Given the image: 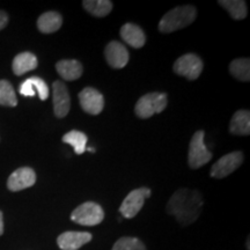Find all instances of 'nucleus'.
<instances>
[{
  "instance_id": "obj_1",
  "label": "nucleus",
  "mask_w": 250,
  "mask_h": 250,
  "mask_svg": "<svg viewBox=\"0 0 250 250\" xmlns=\"http://www.w3.org/2000/svg\"><path fill=\"white\" fill-rule=\"evenodd\" d=\"M203 205L204 201L201 192L182 188L176 190L170 197L167 204V213L174 215L177 223L186 227L193 224L198 219Z\"/></svg>"
},
{
  "instance_id": "obj_2",
  "label": "nucleus",
  "mask_w": 250,
  "mask_h": 250,
  "mask_svg": "<svg viewBox=\"0 0 250 250\" xmlns=\"http://www.w3.org/2000/svg\"><path fill=\"white\" fill-rule=\"evenodd\" d=\"M197 18V8L192 5H184L173 8L159 22L160 33L169 34L190 26Z\"/></svg>"
},
{
  "instance_id": "obj_3",
  "label": "nucleus",
  "mask_w": 250,
  "mask_h": 250,
  "mask_svg": "<svg viewBox=\"0 0 250 250\" xmlns=\"http://www.w3.org/2000/svg\"><path fill=\"white\" fill-rule=\"evenodd\" d=\"M167 104L168 99L166 93H148L138 100L134 107V112L139 118L146 120L164 111Z\"/></svg>"
},
{
  "instance_id": "obj_4",
  "label": "nucleus",
  "mask_w": 250,
  "mask_h": 250,
  "mask_svg": "<svg viewBox=\"0 0 250 250\" xmlns=\"http://www.w3.org/2000/svg\"><path fill=\"white\" fill-rule=\"evenodd\" d=\"M104 219V211L98 203L86 202L74 208L71 213V220L81 226H96Z\"/></svg>"
},
{
  "instance_id": "obj_5",
  "label": "nucleus",
  "mask_w": 250,
  "mask_h": 250,
  "mask_svg": "<svg viewBox=\"0 0 250 250\" xmlns=\"http://www.w3.org/2000/svg\"><path fill=\"white\" fill-rule=\"evenodd\" d=\"M204 137V131L199 130L195 132L191 140H190L188 164H189L190 168H192V169L203 167L212 159V153L205 146Z\"/></svg>"
},
{
  "instance_id": "obj_6",
  "label": "nucleus",
  "mask_w": 250,
  "mask_h": 250,
  "mask_svg": "<svg viewBox=\"0 0 250 250\" xmlns=\"http://www.w3.org/2000/svg\"><path fill=\"white\" fill-rule=\"evenodd\" d=\"M149 196H151V190L148 188H139V189L132 190L122 203L120 208L122 215L125 219H132L136 217Z\"/></svg>"
},
{
  "instance_id": "obj_7",
  "label": "nucleus",
  "mask_w": 250,
  "mask_h": 250,
  "mask_svg": "<svg viewBox=\"0 0 250 250\" xmlns=\"http://www.w3.org/2000/svg\"><path fill=\"white\" fill-rule=\"evenodd\" d=\"M202 59L195 54H186L177 58L174 64V72L181 77L187 78L188 80H196L203 72Z\"/></svg>"
},
{
  "instance_id": "obj_8",
  "label": "nucleus",
  "mask_w": 250,
  "mask_h": 250,
  "mask_svg": "<svg viewBox=\"0 0 250 250\" xmlns=\"http://www.w3.org/2000/svg\"><path fill=\"white\" fill-rule=\"evenodd\" d=\"M243 162V153L240 151L228 153L219 159L211 168V176L214 179H224L235 171Z\"/></svg>"
},
{
  "instance_id": "obj_9",
  "label": "nucleus",
  "mask_w": 250,
  "mask_h": 250,
  "mask_svg": "<svg viewBox=\"0 0 250 250\" xmlns=\"http://www.w3.org/2000/svg\"><path fill=\"white\" fill-rule=\"evenodd\" d=\"M79 102L83 111L89 115L101 114L104 108V99L98 89L86 87L79 93Z\"/></svg>"
},
{
  "instance_id": "obj_10",
  "label": "nucleus",
  "mask_w": 250,
  "mask_h": 250,
  "mask_svg": "<svg viewBox=\"0 0 250 250\" xmlns=\"http://www.w3.org/2000/svg\"><path fill=\"white\" fill-rule=\"evenodd\" d=\"M52 99L56 117L64 118L67 116L71 109V99L67 87L62 81L57 80L52 85Z\"/></svg>"
},
{
  "instance_id": "obj_11",
  "label": "nucleus",
  "mask_w": 250,
  "mask_h": 250,
  "mask_svg": "<svg viewBox=\"0 0 250 250\" xmlns=\"http://www.w3.org/2000/svg\"><path fill=\"white\" fill-rule=\"evenodd\" d=\"M36 183V173L29 167H21L9 175L7 188L11 191L17 192L27 188L33 187Z\"/></svg>"
},
{
  "instance_id": "obj_12",
  "label": "nucleus",
  "mask_w": 250,
  "mask_h": 250,
  "mask_svg": "<svg viewBox=\"0 0 250 250\" xmlns=\"http://www.w3.org/2000/svg\"><path fill=\"white\" fill-rule=\"evenodd\" d=\"M104 56L109 66L116 68V70L125 67L129 62V51L117 41H112L105 46Z\"/></svg>"
},
{
  "instance_id": "obj_13",
  "label": "nucleus",
  "mask_w": 250,
  "mask_h": 250,
  "mask_svg": "<svg viewBox=\"0 0 250 250\" xmlns=\"http://www.w3.org/2000/svg\"><path fill=\"white\" fill-rule=\"evenodd\" d=\"M88 232H65L57 237V245L62 250H78L92 241Z\"/></svg>"
},
{
  "instance_id": "obj_14",
  "label": "nucleus",
  "mask_w": 250,
  "mask_h": 250,
  "mask_svg": "<svg viewBox=\"0 0 250 250\" xmlns=\"http://www.w3.org/2000/svg\"><path fill=\"white\" fill-rule=\"evenodd\" d=\"M121 37L125 43L134 49L143 48L146 43V36L144 30L134 23H125L121 28Z\"/></svg>"
},
{
  "instance_id": "obj_15",
  "label": "nucleus",
  "mask_w": 250,
  "mask_h": 250,
  "mask_svg": "<svg viewBox=\"0 0 250 250\" xmlns=\"http://www.w3.org/2000/svg\"><path fill=\"white\" fill-rule=\"evenodd\" d=\"M56 70L62 79L74 81L83 76V67L81 62L76 59H62L56 64Z\"/></svg>"
},
{
  "instance_id": "obj_16",
  "label": "nucleus",
  "mask_w": 250,
  "mask_h": 250,
  "mask_svg": "<svg viewBox=\"0 0 250 250\" xmlns=\"http://www.w3.org/2000/svg\"><path fill=\"white\" fill-rule=\"evenodd\" d=\"M39 65L37 57L31 52H22L15 56L12 64V70H13L15 76H23L27 72L35 70Z\"/></svg>"
},
{
  "instance_id": "obj_17",
  "label": "nucleus",
  "mask_w": 250,
  "mask_h": 250,
  "mask_svg": "<svg viewBox=\"0 0 250 250\" xmlns=\"http://www.w3.org/2000/svg\"><path fill=\"white\" fill-rule=\"evenodd\" d=\"M62 18L58 12H45L37 20V28L43 34H52L61 29Z\"/></svg>"
},
{
  "instance_id": "obj_18",
  "label": "nucleus",
  "mask_w": 250,
  "mask_h": 250,
  "mask_svg": "<svg viewBox=\"0 0 250 250\" xmlns=\"http://www.w3.org/2000/svg\"><path fill=\"white\" fill-rule=\"evenodd\" d=\"M229 131L235 136H249L250 112L249 110H237L233 115L229 124Z\"/></svg>"
},
{
  "instance_id": "obj_19",
  "label": "nucleus",
  "mask_w": 250,
  "mask_h": 250,
  "mask_svg": "<svg viewBox=\"0 0 250 250\" xmlns=\"http://www.w3.org/2000/svg\"><path fill=\"white\" fill-rule=\"evenodd\" d=\"M62 142L65 144H68L72 147L74 148V152L76 154L81 155L86 152L87 147V142H88V138L83 132L77 130H72L70 132L65 133L64 137H62Z\"/></svg>"
},
{
  "instance_id": "obj_20",
  "label": "nucleus",
  "mask_w": 250,
  "mask_h": 250,
  "mask_svg": "<svg viewBox=\"0 0 250 250\" xmlns=\"http://www.w3.org/2000/svg\"><path fill=\"white\" fill-rule=\"evenodd\" d=\"M83 8L93 17L104 18L112 11V2L109 0H85Z\"/></svg>"
},
{
  "instance_id": "obj_21",
  "label": "nucleus",
  "mask_w": 250,
  "mask_h": 250,
  "mask_svg": "<svg viewBox=\"0 0 250 250\" xmlns=\"http://www.w3.org/2000/svg\"><path fill=\"white\" fill-rule=\"evenodd\" d=\"M230 74L235 79L248 83L250 80V61L249 58H237L230 62L229 65Z\"/></svg>"
},
{
  "instance_id": "obj_22",
  "label": "nucleus",
  "mask_w": 250,
  "mask_h": 250,
  "mask_svg": "<svg viewBox=\"0 0 250 250\" xmlns=\"http://www.w3.org/2000/svg\"><path fill=\"white\" fill-rule=\"evenodd\" d=\"M219 5L223 6L234 20H243L247 18V4L243 0H220Z\"/></svg>"
},
{
  "instance_id": "obj_23",
  "label": "nucleus",
  "mask_w": 250,
  "mask_h": 250,
  "mask_svg": "<svg viewBox=\"0 0 250 250\" xmlns=\"http://www.w3.org/2000/svg\"><path fill=\"white\" fill-rule=\"evenodd\" d=\"M0 105L17 107L18 98L13 86L7 80H0Z\"/></svg>"
},
{
  "instance_id": "obj_24",
  "label": "nucleus",
  "mask_w": 250,
  "mask_h": 250,
  "mask_svg": "<svg viewBox=\"0 0 250 250\" xmlns=\"http://www.w3.org/2000/svg\"><path fill=\"white\" fill-rule=\"evenodd\" d=\"M111 250H146V247L137 237L124 236L117 240Z\"/></svg>"
},
{
  "instance_id": "obj_25",
  "label": "nucleus",
  "mask_w": 250,
  "mask_h": 250,
  "mask_svg": "<svg viewBox=\"0 0 250 250\" xmlns=\"http://www.w3.org/2000/svg\"><path fill=\"white\" fill-rule=\"evenodd\" d=\"M31 83H33L34 89L39 94V98L42 101H45L49 98V87L46 85V83L43 79H41L39 77H31L29 78Z\"/></svg>"
},
{
  "instance_id": "obj_26",
  "label": "nucleus",
  "mask_w": 250,
  "mask_h": 250,
  "mask_svg": "<svg viewBox=\"0 0 250 250\" xmlns=\"http://www.w3.org/2000/svg\"><path fill=\"white\" fill-rule=\"evenodd\" d=\"M19 92H20L21 95L27 96V98H33V96H35L36 92H35V89H34V86H33V83H31L29 78L21 83L20 88H19Z\"/></svg>"
},
{
  "instance_id": "obj_27",
  "label": "nucleus",
  "mask_w": 250,
  "mask_h": 250,
  "mask_svg": "<svg viewBox=\"0 0 250 250\" xmlns=\"http://www.w3.org/2000/svg\"><path fill=\"white\" fill-rule=\"evenodd\" d=\"M8 14L4 11H0V30H2L8 24Z\"/></svg>"
},
{
  "instance_id": "obj_28",
  "label": "nucleus",
  "mask_w": 250,
  "mask_h": 250,
  "mask_svg": "<svg viewBox=\"0 0 250 250\" xmlns=\"http://www.w3.org/2000/svg\"><path fill=\"white\" fill-rule=\"evenodd\" d=\"M4 234V215H2V212L0 211V236Z\"/></svg>"
},
{
  "instance_id": "obj_29",
  "label": "nucleus",
  "mask_w": 250,
  "mask_h": 250,
  "mask_svg": "<svg viewBox=\"0 0 250 250\" xmlns=\"http://www.w3.org/2000/svg\"><path fill=\"white\" fill-rule=\"evenodd\" d=\"M86 151L94 153V152H95V148H93V147H86Z\"/></svg>"
}]
</instances>
